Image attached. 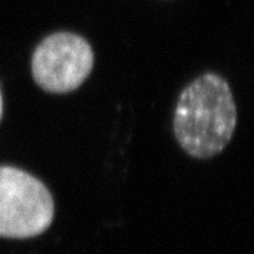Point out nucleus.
Here are the masks:
<instances>
[{"label": "nucleus", "mask_w": 254, "mask_h": 254, "mask_svg": "<svg viewBox=\"0 0 254 254\" xmlns=\"http://www.w3.org/2000/svg\"><path fill=\"white\" fill-rule=\"evenodd\" d=\"M53 219L54 200L46 185L20 168L0 165V237L38 236Z\"/></svg>", "instance_id": "obj_2"}, {"label": "nucleus", "mask_w": 254, "mask_h": 254, "mask_svg": "<svg viewBox=\"0 0 254 254\" xmlns=\"http://www.w3.org/2000/svg\"><path fill=\"white\" fill-rule=\"evenodd\" d=\"M236 120L227 82L216 73H205L182 91L174 113V131L188 154L210 158L230 141Z\"/></svg>", "instance_id": "obj_1"}, {"label": "nucleus", "mask_w": 254, "mask_h": 254, "mask_svg": "<svg viewBox=\"0 0 254 254\" xmlns=\"http://www.w3.org/2000/svg\"><path fill=\"white\" fill-rule=\"evenodd\" d=\"M93 68L89 43L72 33H55L37 47L31 71L36 83L47 92L66 93L79 88Z\"/></svg>", "instance_id": "obj_3"}, {"label": "nucleus", "mask_w": 254, "mask_h": 254, "mask_svg": "<svg viewBox=\"0 0 254 254\" xmlns=\"http://www.w3.org/2000/svg\"><path fill=\"white\" fill-rule=\"evenodd\" d=\"M3 115V98H1V91H0V119Z\"/></svg>", "instance_id": "obj_4"}]
</instances>
